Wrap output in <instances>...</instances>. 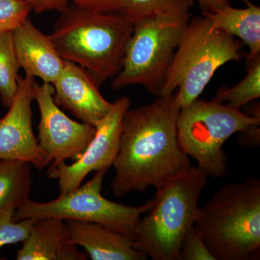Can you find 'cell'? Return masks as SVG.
<instances>
[{
	"label": "cell",
	"instance_id": "obj_1",
	"mask_svg": "<svg viewBox=\"0 0 260 260\" xmlns=\"http://www.w3.org/2000/svg\"><path fill=\"white\" fill-rule=\"evenodd\" d=\"M175 94L128 109L123 116L119 150L112 167L111 189L118 198L155 189L191 167L177 134L180 109Z\"/></svg>",
	"mask_w": 260,
	"mask_h": 260
},
{
	"label": "cell",
	"instance_id": "obj_2",
	"mask_svg": "<svg viewBox=\"0 0 260 260\" xmlns=\"http://www.w3.org/2000/svg\"><path fill=\"white\" fill-rule=\"evenodd\" d=\"M134 25L119 13H99L69 6L50 34L59 55L92 73L101 84L121 69Z\"/></svg>",
	"mask_w": 260,
	"mask_h": 260
},
{
	"label": "cell",
	"instance_id": "obj_3",
	"mask_svg": "<svg viewBox=\"0 0 260 260\" xmlns=\"http://www.w3.org/2000/svg\"><path fill=\"white\" fill-rule=\"evenodd\" d=\"M194 228L215 260H249L260 251V180L220 188L200 208Z\"/></svg>",
	"mask_w": 260,
	"mask_h": 260
},
{
	"label": "cell",
	"instance_id": "obj_4",
	"mask_svg": "<svg viewBox=\"0 0 260 260\" xmlns=\"http://www.w3.org/2000/svg\"><path fill=\"white\" fill-rule=\"evenodd\" d=\"M208 177L191 166L156 189L153 207L137 226L135 247L153 260H179L181 242L194 226Z\"/></svg>",
	"mask_w": 260,
	"mask_h": 260
},
{
	"label": "cell",
	"instance_id": "obj_5",
	"mask_svg": "<svg viewBox=\"0 0 260 260\" xmlns=\"http://www.w3.org/2000/svg\"><path fill=\"white\" fill-rule=\"evenodd\" d=\"M242 43L215 28L205 16L189 20L168 70L160 96L175 94L179 109L203 93L215 72L242 57Z\"/></svg>",
	"mask_w": 260,
	"mask_h": 260
},
{
	"label": "cell",
	"instance_id": "obj_6",
	"mask_svg": "<svg viewBox=\"0 0 260 260\" xmlns=\"http://www.w3.org/2000/svg\"><path fill=\"white\" fill-rule=\"evenodd\" d=\"M259 124V114L248 115L215 99H198L179 110L178 139L184 153L208 177L220 179L228 169L224 143L233 135Z\"/></svg>",
	"mask_w": 260,
	"mask_h": 260
},
{
	"label": "cell",
	"instance_id": "obj_7",
	"mask_svg": "<svg viewBox=\"0 0 260 260\" xmlns=\"http://www.w3.org/2000/svg\"><path fill=\"white\" fill-rule=\"evenodd\" d=\"M190 20V15L179 18H158L134 24L126 43L121 69L112 87L120 90L142 85L159 96L175 51Z\"/></svg>",
	"mask_w": 260,
	"mask_h": 260
},
{
	"label": "cell",
	"instance_id": "obj_8",
	"mask_svg": "<svg viewBox=\"0 0 260 260\" xmlns=\"http://www.w3.org/2000/svg\"><path fill=\"white\" fill-rule=\"evenodd\" d=\"M107 169L99 171L83 185L47 203L29 200L15 211V221L23 219L55 218L101 224L135 240L137 226L143 214L148 213L153 199L140 206L114 203L102 194L103 181Z\"/></svg>",
	"mask_w": 260,
	"mask_h": 260
},
{
	"label": "cell",
	"instance_id": "obj_9",
	"mask_svg": "<svg viewBox=\"0 0 260 260\" xmlns=\"http://www.w3.org/2000/svg\"><path fill=\"white\" fill-rule=\"evenodd\" d=\"M130 104L127 96L112 103L107 115L95 124V135L81 156L70 165L63 162L49 167L48 176L57 180L59 194L78 188L90 173L112 167L119 150L123 116Z\"/></svg>",
	"mask_w": 260,
	"mask_h": 260
},
{
	"label": "cell",
	"instance_id": "obj_10",
	"mask_svg": "<svg viewBox=\"0 0 260 260\" xmlns=\"http://www.w3.org/2000/svg\"><path fill=\"white\" fill-rule=\"evenodd\" d=\"M34 100L40 112L38 143L53 161L51 167L68 159L76 160L93 139L95 127L66 115L54 100L51 84L35 82Z\"/></svg>",
	"mask_w": 260,
	"mask_h": 260
},
{
	"label": "cell",
	"instance_id": "obj_11",
	"mask_svg": "<svg viewBox=\"0 0 260 260\" xmlns=\"http://www.w3.org/2000/svg\"><path fill=\"white\" fill-rule=\"evenodd\" d=\"M35 82L31 77L19 75L14 99L0 117V159L23 160L41 171L52 160L39 147L32 129Z\"/></svg>",
	"mask_w": 260,
	"mask_h": 260
},
{
	"label": "cell",
	"instance_id": "obj_12",
	"mask_svg": "<svg viewBox=\"0 0 260 260\" xmlns=\"http://www.w3.org/2000/svg\"><path fill=\"white\" fill-rule=\"evenodd\" d=\"M100 85L88 70L64 60L62 72L52 84L54 102L82 122L95 126L112 106V103L103 96Z\"/></svg>",
	"mask_w": 260,
	"mask_h": 260
},
{
	"label": "cell",
	"instance_id": "obj_13",
	"mask_svg": "<svg viewBox=\"0 0 260 260\" xmlns=\"http://www.w3.org/2000/svg\"><path fill=\"white\" fill-rule=\"evenodd\" d=\"M13 37L19 66L25 75L52 85L62 72L64 60L50 35L41 31L28 17L13 30Z\"/></svg>",
	"mask_w": 260,
	"mask_h": 260
},
{
	"label": "cell",
	"instance_id": "obj_14",
	"mask_svg": "<svg viewBox=\"0 0 260 260\" xmlns=\"http://www.w3.org/2000/svg\"><path fill=\"white\" fill-rule=\"evenodd\" d=\"M70 242L83 247L92 260H146L137 249L134 241L121 233L101 224L66 220Z\"/></svg>",
	"mask_w": 260,
	"mask_h": 260
},
{
	"label": "cell",
	"instance_id": "obj_15",
	"mask_svg": "<svg viewBox=\"0 0 260 260\" xmlns=\"http://www.w3.org/2000/svg\"><path fill=\"white\" fill-rule=\"evenodd\" d=\"M23 246L17 252L18 260H86L70 242L66 222L61 219L36 220Z\"/></svg>",
	"mask_w": 260,
	"mask_h": 260
},
{
	"label": "cell",
	"instance_id": "obj_16",
	"mask_svg": "<svg viewBox=\"0 0 260 260\" xmlns=\"http://www.w3.org/2000/svg\"><path fill=\"white\" fill-rule=\"evenodd\" d=\"M245 8L229 5L215 12L203 11V15L215 28L237 37L249 48L246 61L260 56V8L249 0H243Z\"/></svg>",
	"mask_w": 260,
	"mask_h": 260
},
{
	"label": "cell",
	"instance_id": "obj_17",
	"mask_svg": "<svg viewBox=\"0 0 260 260\" xmlns=\"http://www.w3.org/2000/svg\"><path fill=\"white\" fill-rule=\"evenodd\" d=\"M32 167L23 160L0 159V213L15 211L30 200Z\"/></svg>",
	"mask_w": 260,
	"mask_h": 260
},
{
	"label": "cell",
	"instance_id": "obj_18",
	"mask_svg": "<svg viewBox=\"0 0 260 260\" xmlns=\"http://www.w3.org/2000/svg\"><path fill=\"white\" fill-rule=\"evenodd\" d=\"M194 0H121L119 13L134 24L158 18H179L190 15Z\"/></svg>",
	"mask_w": 260,
	"mask_h": 260
},
{
	"label": "cell",
	"instance_id": "obj_19",
	"mask_svg": "<svg viewBox=\"0 0 260 260\" xmlns=\"http://www.w3.org/2000/svg\"><path fill=\"white\" fill-rule=\"evenodd\" d=\"M20 69L13 32H0V102L6 109L18 90Z\"/></svg>",
	"mask_w": 260,
	"mask_h": 260
},
{
	"label": "cell",
	"instance_id": "obj_20",
	"mask_svg": "<svg viewBox=\"0 0 260 260\" xmlns=\"http://www.w3.org/2000/svg\"><path fill=\"white\" fill-rule=\"evenodd\" d=\"M247 74L232 88L221 87L214 99L229 107L240 108L260 97V56L246 61Z\"/></svg>",
	"mask_w": 260,
	"mask_h": 260
},
{
	"label": "cell",
	"instance_id": "obj_21",
	"mask_svg": "<svg viewBox=\"0 0 260 260\" xmlns=\"http://www.w3.org/2000/svg\"><path fill=\"white\" fill-rule=\"evenodd\" d=\"M14 213L13 210L0 213V249L3 246L23 243L28 237L35 222L34 219L15 221L13 219Z\"/></svg>",
	"mask_w": 260,
	"mask_h": 260
},
{
	"label": "cell",
	"instance_id": "obj_22",
	"mask_svg": "<svg viewBox=\"0 0 260 260\" xmlns=\"http://www.w3.org/2000/svg\"><path fill=\"white\" fill-rule=\"evenodd\" d=\"M30 12L28 5L20 0H0V32H13Z\"/></svg>",
	"mask_w": 260,
	"mask_h": 260
},
{
	"label": "cell",
	"instance_id": "obj_23",
	"mask_svg": "<svg viewBox=\"0 0 260 260\" xmlns=\"http://www.w3.org/2000/svg\"><path fill=\"white\" fill-rule=\"evenodd\" d=\"M179 260H215L194 226L181 242Z\"/></svg>",
	"mask_w": 260,
	"mask_h": 260
},
{
	"label": "cell",
	"instance_id": "obj_24",
	"mask_svg": "<svg viewBox=\"0 0 260 260\" xmlns=\"http://www.w3.org/2000/svg\"><path fill=\"white\" fill-rule=\"evenodd\" d=\"M78 8L99 13H119L121 0H70Z\"/></svg>",
	"mask_w": 260,
	"mask_h": 260
},
{
	"label": "cell",
	"instance_id": "obj_25",
	"mask_svg": "<svg viewBox=\"0 0 260 260\" xmlns=\"http://www.w3.org/2000/svg\"><path fill=\"white\" fill-rule=\"evenodd\" d=\"M28 5L31 12L41 14L56 11L61 13L70 6V0H20Z\"/></svg>",
	"mask_w": 260,
	"mask_h": 260
},
{
	"label": "cell",
	"instance_id": "obj_26",
	"mask_svg": "<svg viewBox=\"0 0 260 260\" xmlns=\"http://www.w3.org/2000/svg\"><path fill=\"white\" fill-rule=\"evenodd\" d=\"M203 11L215 12L230 5L228 0H197Z\"/></svg>",
	"mask_w": 260,
	"mask_h": 260
}]
</instances>
